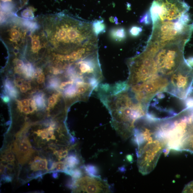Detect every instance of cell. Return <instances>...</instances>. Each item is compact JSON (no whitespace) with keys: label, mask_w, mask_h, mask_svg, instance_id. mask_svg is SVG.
Wrapping results in <instances>:
<instances>
[{"label":"cell","mask_w":193,"mask_h":193,"mask_svg":"<svg viewBox=\"0 0 193 193\" xmlns=\"http://www.w3.org/2000/svg\"><path fill=\"white\" fill-rule=\"evenodd\" d=\"M111 38L117 42H121L126 38V32L123 27H116L112 28L109 32Z\"/></svg>","instance_id":"ba28073f"},{"label":"cell","mask_w":193,"mask_h":193,"mask_svg":"<svg viewBox=\"0 0 193 193\" xmlns=\"http://www.w3.org/2000/svg\"><path fill=\"white\" fill-rule=\"evenodd\" d=\"M59 70L58 69H55L54 70V73L55 74H58L59 73Z\"/></svg>","instance_id":"d590c367"},{"label":"cell","mask_w":193,"mask_h":193,"mask_svg":"<svg viewBox=\"0 0 193 193\" xmlns=\"http://www.w3.org/2000/svg\"><path fill=\"white\" fill-rule=\"evenodd\" d=\"M4 180L6 182H10L12 180V179L10 178V177L9 176H5Z\"/></svg>","instance_id":"d6a6232c"},{"label":"cell","mask_w":193,"mask_h":193,"mask_svg":"<svg viewBox=\"0 0 193 193\" xmlns=\"http://www.w3.org/2000/svg\"><path fill=\"white\" fill-rule=\"evenodd\" d=\"M7 168L2 164L1 165V174H3L5 172Z\"/></svg>","instance_id":"83f0119b"},{"label":"cell","mask_w":193,"mask_h":193,"mask_svg":"<svg viewBox=\"0 0 193 193\" xmlns=\"http://www.w3.org/2000/svg\"><path fill=\"white\" fill-rule=\"evenodd\" d=\"M5 87L10 95L12 97H15L16 96V91L9 82L7 81L6 82Z\"/></svg>","instance_id":"e0dca14e"},{"label":"cell","mask_w":193,"mask_h":193,"mask_svg":"<svg viewBox=\"0 0 193 193\" xmlns=\"http://www.w3.org/2000/svg\"><path fill=\"white\" fill-rule=\"evenodd\" d=\"M152 22L150 11L147 12L142 16L140 20V23L145 25H150Z\"/></svg>","instance_id":"9a60e30c"},{"label":"cell","mask_w":193,"mask_h":193,"mask_svg":"<svg viewBox=\"0 0 193 193\" xmlns=\"http://www.w3.org/2000/svg\"><path fill=\"white\" fill-rule=\"evenodd\" d=\"M92 25L93 31L97 36L105 32L106 27L103 20H95L92 23Z\"/></svg>","instance_id":"8fae6325"},{"label":"cell","mask_w":193,"mask_h":193,"mask_svg":"<svg viewBox=\"0 0 193 193\" xmlns=\"http://www.w3.org/2000/svg\"><path fill=\"white\" fill-rule=\"evenodd\" d=\"M186 61L190 66L192 67L193 65V58H190L186 60Z\"/></svg>","instance_id":"1f68e13d"},{"label":"cell","mask_w":193,"mask_h":193,"mask_svg":"<svg viewBox=\"0 0 193 193\" xmlns=\"http://www.w3.org/2000/svg\"><path fill=\"white\" fill-rule=\"evenodd\" d=\"M40 74V72H36L33 73V76L35 78H37L39 77Z\"/></svg>","instance_id":"836d02e7"},{"label":"cell","mask_w":193,"mask_h":193,"mask_svg":"<svg viewBox=\"0 0 193 193\" xmlns=\"http://www.w3.org/2000/svg\"><path fill=\"white\" fill-rule=\"evenodd\" d=\"M2 159L4 161L7 162L10 165H14L15 158V155L12 152L11 146L5 151Z\"/></svg>","instance_id":"4fadbf2b"},{"label":"cell","mask_w":193,"mask_h":193,"mask_svg":"<svg viewBox=\"0 0 193 193\" xmlns=\"http://www.w3.org/2000/svg\"><path fill=\"white\" fill-rule=\"evenodd\" d=\"M193 83V68L186 60L169 78L166 91L181 99L188 98Z\"/></svg>","instance_id":"3957f363"},{"label":"cell","mask_w":193,"mask_h":193,"mask_svg":"<svg viewBox=\"0 0 193 193\" xmlns=\"http://www.w3.org/2000/svg\"><path fill=\"white\" fill-rule=\"evenodd\" d=\"M3 100L5 102H8L9 101V98L8 96H5L4 97Z\"/></svg>","instance_id":"e575fe53"},{"label":"cell","mask_w":193,"mask_h":193,"mask_svg":"<svg viewBox=\"0 0 193 193\" xmlns=\"http://www.w3.org/2000/svg\"><path fill=\"white\" fill-rule=\"evenodd\" d=\"M35 101L38 106L40 108H42L44 106V101L42 97L40 95L36 97Z\"/></svg>","instance_id":"44dd1931"},{"label":"cell","mask_w":193,"mask_h":193,"mask_svg":"<svg viewBox=\"0 0 193 193\" xmlns=\"http://www.w3.org/2000/svg\"><path fill=\"white\" fill-rule=\"evenodd\" d=\"M183 193H193V181L188 183L185 186Z\"/></svg>","instance_id":"7402d4cb"},{"label":"cell","mask_w":193,"mask_h":193,"mask_svg":"<svg viewBox=\"0 0 193 193\" xmlns=\"http://www.w3.org/2000/svg\"><path fill=\"white\" fill-rule=\"evenodd\" d=\"M65 161L67 168V170L65 172L66 174L69 171L75 169L80 163L79 157L74 154L69 155L65 159Z\"/></svg>","instance_id":"9c48e42d"},{"label":"cell","mask_w":193,"mask_h":193,"mask_svg":"<svg viewBox=\"0 0 193 193\" xmlns=\"http://www.w3.org/2000/svg\"><path fill=\"white\" fill-rule=\"evenodd\" d=\"M17 27L14 28L13 27V28H12L10 32H9L10 37L9 39H10V42H12L15 43V44L18 45L17 44L18 42L20 41V39L22 38V35H23L22 34V32L19 31L20 28H18Z\"/></svg>","instance_id":"7c38bea8"},{"label":"cell","mask_w":193,"mask_h":193,"mask_svg":"<svg viewBox=\"0 0 193 193\" xmlns=\"http://www.w3.org/2000/svg\"><path fill=\"white\" fill-rule=\"evenodd\" d=\"M21 111L25 113H29L30 112L29 107L28 106H24L22 107Z\"/></svg>","instance_id":"484cf974"},{"label":"cell","mask_w":193,"mask_h":193,"mask_svg":"<svg viewBox=\"0 0 193 193\" xmlns=\"http://www.w3.org/2000/svg\"><path fill=\"white\" fill-rule=\"evenodd\" d=\"M73 192L78 193H109L111 188L106 181L87 173L80 178L74 179L72 184Z\"/></svg>","instance_id":"277c9868"},{"label":"cell","mask_w":193,"mask_h":193,"mask_svg":"<svg viewBox=\"0 0 193 193\" xmlns=\"http://www.w3.org/2000/svg\"><path fill=\"white\" fill-rule=\"evenodd\" d=\"M13 151L16 156L19 164H25L32 156L35 151L27 137L19 138L15 141Z\"/></svg>","instance_id":"5b68a950"},{"label":"cell","mask_w":193,"mask_h":193,"mask_svg":"<svg viewBox=\"0 0 193 193\" xmlns=\"http://www.w3.org/2000/svg\"><path fill=\"white\" fill-rule=\"evenodd\" d=\"M68 154V150H61L55 151L54 152V154L56 155L57 158H58L59 160L63 158H65L67 156Z\"/></svg>","instance_id":"ac0fdd59"},{"label":"cell","mask_w":193,"mask_h":193,"mask_svg":"<svg viewBox=\"0 0 193 193\" xmlns=\"http://www.w3.org/2000/svg\"><path fill=\"white\" fill-rule=\"evenodd\" d=\"M137 145V165L143 175L150 174L156 167L161 155L167 149V144L158 129L146 127L135 135Z\"/></svg>","instance_id":"7a4b0ae2"},{"label":"cell","mask_w":193,"mask_h":193,"mask_svg":"<svg viewBox=\"0 0 193 193\" xmlns=\"http://www.w3.org/2000/svg\"><path fill=\"white\" fill-rule=\"evenodd\" d=\"M16 65L18 67L22 68L24 66V63L23 61L18 60L16 62Z\"/></svg>","instance_id":"4316f807"},{"label":"cell","mask_w":193,"mask_h":193,"mask_svg":"<svg viewBox=\"0 0 193 193\" xmlns=\"http://www.w3.org/2000/svg\"><path fill=\"white\" fill-rule=\"evenodd\" d=\"M46 131L49 136H51L50 138L51 139H52V140H55V136L54 135V129L51 126L49 127V128L46 129Z\"/></svg>","instance_id":"603a6c76"},{"label":"cell","mask_w":193,"mask_h":193,"mask_svg":"<svg viewBox=\"0 0 193 193\" xmlns=\"http://www.w3.org/2000/svg\"><path fill=\"white\" fill-rule=\"evenodd\" d=\"M179 151H187L193 154V132H189L182 141Z\"/></svg>","instance_id":"52a82bcc"},{"label":"cell","mask_w":193,"mask_h":193,"mask_svg":"<svg viewBox=\"0 0 193 193\" xmlns=\"http://www.w3.org/2000/svg\"><path fill=\"white\" fill-rule=\"evenodd\" d=\"M55 169H56L57 171H63L65 172L67 168L65 161H59L53 163L50 170H53Z\"/></svg>","instance_id":"5bb4252c"},{"label":"cell","mask_w":193,"mask_h":193,"mask_svg":"<svg viewBox=\"0 0 193 193\" xmlns=\"http://www.w3.org/2000/svg\"><path fill=\"white\" fill-rule=\"evenodd\" d=\"M20 90L22 92L25 93L28 90L27 87L25 85H22L20 87Z\"/></svg>","instance_id":"f546056e"},{"label":"cell","mask_w":193,"mask_h":193,"mask_svg":"<svg viewBox=\"0 0 193 193\" xmlns=\"http://www.w3.org/2000/svg\"><path fill=\"white\" fill-rule=\"evenodd\" d=\"M29 101L27 99H24L22 101L21 105L23 106H28L29 105Z\"/></svg>","instance_id":"f1b7e54d"},{"label":"cell","mask_w":193,"mask_h":193,"mask_svg":"<svg viewBox=\"0 0 193 193\" xmlns=\"http://www.w3.org/2000/svg\"><path fill=\"white\" fill-rule=\"evenodd\" d=\"M48 162L45 159H43L38 156L35 157L31 163V168L34 171H38L48 170Z\"/></svg>","instance_id":"8992f818"},{"label":"cell","mask_w":193,"mask_h":193,"mask_svg":"<svg viewBox=\"0 0 193 193\" xmlns=\"http://www.w3.org/2000/svg\"><path fill=\"white\" fill-rule=\"evenodd\" d=\"M38 136L41 137L43 139H46L48 141L50 140V138H48V134L46 130H39L37 132H35Z\"/></svg>","instance_id":"ffe728a7"},{"label":"cell","mask_w":193,"mask_h":193,"mask_svg":"<svg viewBox=\"0 0 193 193\" xmlns=\"http://www.w3.org/2000/svg\"><path fill=\"white\" fill-rule=\"evenodd\" d=\"M48 101L50 105H53L56 102V99L55 97L51 96L49 97Z\"/></svg>","instance_id":"d4e9b609"},{"label":"cell","mask_w":193,"mask_h":193,"mask_svg":"<svg viewBox=\"0 0 193 193\" xmlns=\"http://www.w3.org/2000/svg\"><path fill=\"white\" fill-rule=\"evenodd\" d=\"M31 105L32 108L34 110H35V109H36L37 104L35 100H32L31 101Z\"/></svg>","instance_id":"4dcf8cb0"},{"label":"cell","mask_w":193,"mask_h":193,"mask_svg":"<svg viewBox=\"0 0 193 193\" xmlns=\"http://www.w3.org/2000/svg\"><path fill=\"white\" fill-rule=\"evenodd\" d=\"M142 31V28L137 26H133L130 29L129 33L132 36L136 37L140 35Z\"/></svg>","instance_id":"2e32d148"},{"label":"cell","mask_w":193,"mask_h":193,"mask_svg":"<svg viewBox=\"0 0 193 193\" xmlns=\"http://www.w3.org/2000/svg\"><path fill=\"white\" fill-rule=\"evenodd\" d=\"M23 72L28 76H31L33 73V69L31 65H25L23 68Z\"/></svg>","instance_id":"d6986e66"},{"label":"cell","mask_w":193,"mask_h":193,"mask_svg":"<svg viewBox=\"0 0 193 193\" xmlns=\"http://www.w3.org/2000/svg\"><path fill=\"white\" fill-rule=\"evenodd\" d=\"M97 91L110 113L113 128L123 139L132 136L137 121L146 116L147 105L136 100L126 82L101 85Z\"/></svg>","instance_id":"6da1fadb"},{"label":"cell","mask_w":193,"mask_h":193,"mask_svg":"<svg viewBox=\"0 0 193 193\" xmlns=\"http://www.w3.org/2000/svg\"><path fill=\"white\" fill-rule=\"evenodd\" d=\"M45 75L43 74H41L39 76L38 78L37 82L39 84H41L45 80Z\"/></svg>","instance_id":"cb8c5ba5"},{"label":"cell","mask_w":193,"mask_h":193,"mask_svg":"<svg viewBox=\"0 0 193 193\" xmlns=\"http://www.w3.org/2000/svg\"><path fill=\"white\" fill-rule=\"evenodd\" d=\"M2 6L13 9L17 6L18 8H21L25 5L28 0H1Z\"/></svg>","instance_id":"30bf717a"}]
</instances>
